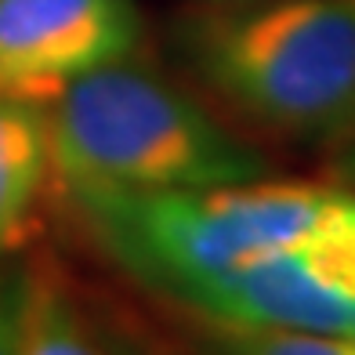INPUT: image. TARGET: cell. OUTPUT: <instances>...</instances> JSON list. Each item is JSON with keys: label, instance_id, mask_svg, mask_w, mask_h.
<instances>
[{"label": "cell", "instance_id": "6da1fadb", "mask_svg": "<svg viewBox=\"0 0 355 355\" xmlns=\"http://www.w3.org/2000/svg\"><path fill=\"white\" fill-rule=\"evenodd\" d=\"M47 138L55 192L203 189L265 167L185 91L127 58L69 80L47 102Z\"/></svg>", "mask_w": 355, "mask_h": 355}, {"label": "cell", "instance_id": "7a4b0ae2", "mask_svg": "<svg viewBox=\"0 0 355 355\" xmlns=\"http://www.w3.org/2000/svg\"><path fill=\"white\" fill-rule=\"evenodd\" d=\"M123 272L189 304L200 290L254 257L290 250L330 192L297 182H232L203 189L58 192Z\"/></svg>", "mask_w": 355, "mask_h": 355}, {"label": "cell", "instance_id": "3957f363", "mask_svg": "<svg viewBox=\"0 0 355 355\" xmlns=\"http://www.w3.org/2000/svg\"><path fill=\"white\" fill-rule=\"evenodd\" d=\"M192 58L243 120L286 138H341L355 127V0H272L211 15Z\"/></svg>", "mask_w": 355, "mask_h": 355}, {"label": "cell", "instance_id": "277c9868", "mask_svg": "<svg viewBox=\"0 0 355 355\" xmlns=\"http://www.w3.org/2000/svg\"><path fill=\"white\" fill-rule=\"evenodd\" d=\"M131 0H0V87L51 102L69 80L135 51Z\"/></svg>", "mask_w": 355, "mask_h": 355}, {"label": "cell", "instance_id": "5b68a950", "mask_svg": "<svg viewBox=\"0 0 355 355\" xmlns=\"http://www.w3.org/2000/svg\"><path fill=\"white\" fill-rule=\"evenodd\" d=\"M185 309L232 327H283L312 334H348L352 304L322 290L294 250H276L211 279Z\"/></svg>", "mask_w": 355, "mask_h": 355}, {"label": "cell", "instance_id": "8992f818", "mask_svg": "<svg viewBox=\"0 0 355 355\" xmlns=\"http://www.w3.org/2000/svg\"><path fill=\"white\" fill-rule=\"evenodd\" d=\"M51 189L47 102L0 87V257L37 236L40 203Z\"/></svg>", "mask_w": 355, "mask_h": 355}, {"label": "cell", "instance_id": "52a82bcc", "mask_svg": "<svg viewBox=\"0 0 355 355\" xmlns=\"http://www.w3.org/2000/svg\"><path fill=\"white\" fill-rule=\"evenodd\" d=\"M290 250L322 290L355 309V196L330 192L309 232Z\"/></svg>", "mask_w": 355, "mask_h": 355}, {"label": "cell", "instance_id": "ba28073f", "mask_svg": "<svg viewBox=\"0 0 355 355\" xmlns=\"http://www.w3.org/2000/svg\"><path fill=\"white\" fill-rule=\"evenodd\" d=\"M211 327L214 355H355V337L348 334L232 327V322H211Z\"/></svg>", "mask_w": 355, "mask_h": 355}, {"label": "cell", "instance_id": "9c48e42d", "mask_svg": "<svg viewBox=\"0 0 355 355\" xmlns=\"http://www.w3.org/2000/svg\"><path fill=\"white\" fill-rule=\"evenodd\" d=\"M26 322V268H0V355H19Z\"/></svg>", "mask_w": 355, "mask_h": 355}, {"label": "cell", "instance_id": "30bf717a", "mask_svg": "<svg viewBox=\"0 0 355 355\" xmlns=\"http://www.w3.org/2000/svg\"><path fill=\"white\" fill-rule=\"evenodd\" d=\"M105 345H109V355H159L141 337H131V334H109Z\"/></svg>", "mask_w": 355, "mask_h": 355}, {"label": "cell", "instance_id": "8fae6325", "mask_svg": "<svg viewBox=\"0 0 355 355\" xmlns=\"http://www.w3.org/2000/svg\"><path fill=\"white\" fill-rule=\"evenodd\" d=\"M341 174H345V182L355 185V127L348 135H341Z\"/></svg>", "mask_w": 355, "mask_h": 355}, {"label": "cell", "instance_id": "7c38bea8", "mask_svg": "<svg viewBox=\"0 0 355 355\" xmlns=\"http://www.w3.org/2000/svg\"><path fill=\"white\" fill-rule=\"evenodd\" d=\"M348 337H355V309H352V327H348Z\"/></svg>", "mask_w": 355, "mask_h": 355}]
</instances>
